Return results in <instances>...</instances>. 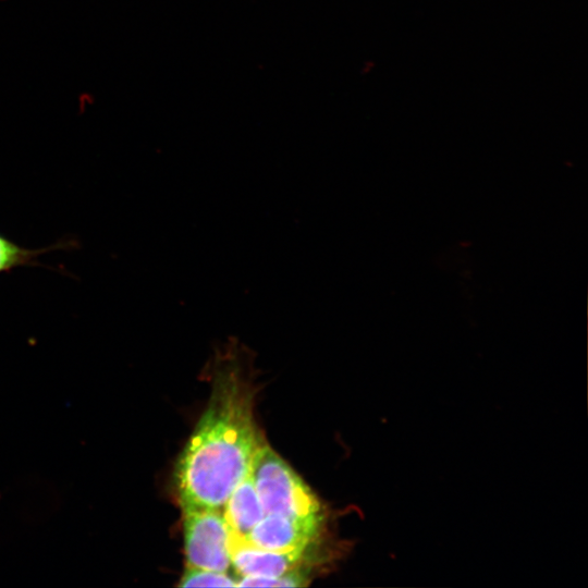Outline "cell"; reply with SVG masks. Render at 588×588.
Segmentation results:
<instances>
[{
  "mask_svg": "<svg viewBox=\"0 0 588 588\" xmlns=\"http://www.w3.org/2000/svg\"><path fill=\"white\" fill-rule=\"evenodd\" d=\"M253 356L233 336L215 348L207 407L173 471L182 509L223 510L234 488L250 471L264 443L254 416Z\"/></svg>",
  "mask_w": 588,
  "mask_h": 588,
  "instance_id": "obj_1",
  "label": "cell"
},
{
  "mask_svg": "<svg viewBox=\"0 0 588 588\" xmlns=\"http://www.w3.org/2000/svg\"><path fill=\"white\" fill-rule=\"evenodd\" d=\"M250 475L266 514L321 527L322 507L318 498L265 442L253 458Z\"/></svg>",
  "mask_w": 588,
  "mask_h": 588,
  "instance_id": "obj_2",
  "label": "cell"
},
{
  "mask_svg": "<svg viewBox=\"0 0 588 588\" xmlns=\"http://www.w3.org/2000/svg\"><path fill=\"white\" fill-rule=\"evenodd\" d=\"M182 510L186 565L226 573L232 566L231 534L223 510Z\"/></svg>",
  "mask_w": 588,
  "mask_h": 588,
  "instance_id": "obj_3",
  "label": "cell"
},
{
  "mask_svg": "<svg viewBox=\"0 0 588 588\" xmlns=\"http://www.w3.org/2000/svg\"><path fill=\"white\" fill-rule=\"evenodd\" d=\"M308 549L272 551L230 539L231 564L240 576H280L301 567Z\"/></svg>",
  "mask_w": 588,
  "mask_h": 588,
  "instance_id": "obj_4",
  "label": "cell"
},
{
  "mask_svg": "<svg viewBox=\"0 0 588 588\" xmlns=\"http://www.w3.org/2000/svg\"><path fill=\"white\" fill-rule=\"evenodd\" d=\"M319 530L284 516L266 514L243 541L272 551L307 549L319 536Z\"/></svg>",
  "mask_w": 588,
  "mask_h": 588,
  "instance_id": "obj_5",
  "label": "cell"
},
{
  "mask_svg": "<svg viewBox=\"0 0 588 588\" xmlns=\"http://www.w3.org/2000/svg\"><path fill=\"white\" fill-rule=\"evenodd\" d=\"M231 538L245 540L266 515L250 471L240 481L223 506Z\"/></svg>",
  "mask_w": 588,
  "mask_h": 588,
  "instance_id": "obj_6",
  "label": "cell"
},
{
  "mask_svg": "<svg viewBox=\"0 0 588 588\" xmlns=\"http://www.w3.org/2000/svg\"><path fill=\"white\" fill-rule=\"evenodd\" d=\"M49 249H28L0 234V273L9 272L17 267L35 265L37 257Z\"/></svg>",
  "mask_w": 588,
  "mask_h": 588,
  "instance_id": "obj_7",
  "label": "cell"
},
{
  "mask_svg": "<svg viewBox=\"0 0 588 588\" xmlns=\"http://www.w3.org/2000/svg\"><path fill=\"white\" fill-rule=\"evenodd\" d=\"M180 587H236V578L224 572L187 566L185 567Z\"/></svg>",
  "mask_w": 588,
  "mask_h": 588,
  "instance_id": "obj_8",
  "label": "cell"
},
{
  "mask_svg": "<svg viewBox=\"0 0 588 588\" xmlns=\"http://www.w3.org/2000/svg\"><path fill=\"white\" fill-rule=\"evenodd\" d=\"M309 584L307 572L301 567L274 577L240 576L236 587H305Z\"/></svg>",
  "mask_w": 588,
  "mask_h": 588,
  "instance_id": "obj_9",
  "label": "cell"
}]
</instances>
